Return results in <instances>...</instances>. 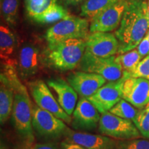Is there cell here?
Returning a JSON list of instances; mask_svg holds the SVG:
<instances>
[{"instance_id":"13","label":"cell","mask_w":149,"mask_h":149,"mask_svg":"<svg viewBox=\"0 0 149 149\" xmlns=\"http://www.w3.org/2000/svg\"><path fill=\"white\" fill-rule=\"evenodd\" d=\"M125 78L105 84L94 95L87 98L100 113L103 114L109 112L122 100V84Z\"/></svg>"},{"instance_id":"17","label":"cell","mask_w":149,"mask_h":149,"mask_svg":"<svg viewBox=\"0 0 149 149\" xmlns=\"http://www.w3.org/2000/svg\"><path fill=\"white\" fill-rule=\"evenodd\" d=\"M66 139L81 145L86 149H115L116 140L103 135L76 132L68 128Z\"/></svg>"},{"instance_id":"9","label":"cell","mask_w":149,"mask_h":149,"mask_svg":"<svg viewBox=\"0 0 149 149\" xmlns=\"http://www.w3.org/2000/svg\"><path fill=\"white\" fill-rule=\"evenodd\" d=\"M128 0H117L104 8L92 19L91 33H109L118 29Z\"/></svg>"},{"instance_id":"23","label":"cell","mask_w":149,"mask_h":149,"mask_svg":"<svg viewBox=\"0 0 149 149\" xmlns=\"http://www.w3.org/2000/svg\"><path fill=\"white\" fill-rule=\"evenodd\" d=\"M109 112L112 114L120 117L121 118L126 119L134 122L139 109L133 107L129 102L126 101L124 99H122L120 102L110 110Z\"/></svg>"},{"instance_id":"16","label":"cell","mask_w":149,"mask_h":149,"mask_svg":"<svg viewBox=\"0 0 149 149\" xmlns=\"http://www.w3.org/2000/svg\"><path fill=\"white\" fill-rule=\"evenodd\" d=\"M17 72L23 79L35 75L40 68V51L32 44H24L18 54Z\"/></svg>"},{"instance_id":"7","label":"cell","mask_w":149,"mask_h":149,"mask_svg":"<svg viewBox=\"0 0 149 149\" xmlns=\"http://www.w3.org/2000/svg\"><path fill=\"white\" fill-rule=\"evenodd\" d=\"M79 68L82 71L100 74L109 81H118L128 77L120 65L115 61V55L104 58L85 51Z\"/></svg>"},{"instance_id":"2","label":"cell","mask_w":149,"mask_h":149,"mask_svg":"<svg viewBox=\"0 0 149 149\" xmlns=\"http://www.w3.org/2000/svg\"><path fill=\"white\" fill-rule=\"evenodd\" d=\"M1 74L6 78L14 91V103L11 120L17 133L27 144H32L35 137L32 124V107L26 88L21 83L17 66L5 65Z\"/></svg>"},{"instance_id":"10","label":"cell","mask_w":149,"mask_h":149,"mask_svg":"<svg viewBox=\"0 0 149 149\" xmlns=\"http://www.w3.org/2000/svg\"><path fill=\"white\" fill-rule=\"evenodd\" d=\"M29 88L37 107L50 112L64 122L71 123L72 117L60 107L44 81L37 79L31 81L29 84Z\"/></svg>"},{"instance_id":"1","label":"cell","mask_w":149,"mask_h":149,"mask_svg":"<svg viewBox=\"0 0 149 149\" xmlns=\"http://www.w3.org/2000/svg\"><path fill=\"white\" fill-rule=\"evenodd\" d=\"M149 29V14L146 0H128L122 21L115 31L119 42L117 54H124L137 47Z\"/></svg>"},{"instance_id":"11","label":"cell","mask_w":149,"mask_h":149,"mask_svg":"<svg viewBox=\"0 0 149 149\" xmlns=\"http://www.w3.org/2000/svg\"><path fill=\"white\" fill-rule=\"evenodd\" d=\"M122 99L141 110L149 106V80L128 77L122 84Z\"/></svg>"},{"instance_id":"14","label":"cell","mask_w":149,"mask_h":149,"mask_svg":"<svg viewBox=\"0 0 149 149\" xmlns=\"http://www.w3.org/2000/svg\"><path fill=\"white\" fill-rule=\"evenodd\" d=\"M86 51L97 57H110L118 53L119 42L110 33H92L86 39Z\"/></svg>"},{"instance_id":"30","label":"cell","mask_w":149,"mask_h":149,"mask_svg":"<svg viewBox=\"0 0 149 149\" xmlns=\"http://www.w3.org/2000/svg\"><path fill=\"white\" fill-rule=\"evenodd\" d=\"M61 149H86L81 145L65 139L60 144Z\"/></svg>"},{"instance_id":"18","label":"cell","mask_w":149,"mask_h":149,"mask_svg":"<svg viewBox=\"0 0 149 149\" xmlns=\"http://www.w3.org/2000/svg\"><path fill=\"white\" fill-rule=\"evenodd\" d=\"M47 84L57 94V101L60 107L67 114L71 116L77 105V93L68 81L60 77L48 79Z\"/></svg>"},{"instance_id":"22","label":"cell","mask_w":149,"mask_h":149,"mask_svg":"<svg viewBox=\"0 0 149 149\" xmlns=\"http://www.w3.org/2000/svg\"><path fill=\"white\" fill-rule=\"evenodd\" d=\"M117 0H86L81 7V14L83 17L93 19L104 8Z\"/></svg>"},{"instance_id":"24","label":"cell","mask_w":149,"mask_h":149,"mask_svg":"<svg viewBox=\"0 0 149 149\" xmlns=\"http://www.w3.org/2000/svg\"><path fill=\"white\" fill-rule=\"evenodd\" d=\"M19 0H1V12L3 19L10 25L17 24Z\"/></svg>"},{"instance_id":"31","label":"cell","mask_w":149,"mask_h":149,"mask_svg":"<svg viewBox=\"0 0 149 149\" xmlns=\"http://www.w3.org/2000/svg\"><path fill=\"white\" fill-rule=\"evenodd\" d=\"M68 4H71V5H76L77 3H79L81 1H83L84 0H64Z\"/></svg>"},{"instance_id":"4","label":"cell","mask_w":149,"mask_h":149,"mask_svg":"<svg viewBox=\"0 0 149 149\" xmlns=\"http://www.w3.org/2000/svg\"><path fill=\"white\" fill-rule=\"evenodd\" d=\"M88 22L86 19L69 15L49 28L45 37L48 44L70 39H84L88 36Z\"/></svg>"},{"instance_id":"32","label":"cell","mask_w":149,"mask_h":149,"mask_svg":"<svg viewBox=\"0 0 149 149\" xmlns=\"http://www.w3.org/2000/svg\"><path fill=\"white\" fill-rule=\"evenodd\" d=\"M148 14H149V0L148 1Z\"/></svg>"},{"instance_id":"3","label":"cell","mask_w":149,"mask_h":149,"mask_svg":"<svg viewBox=\"0 0 149 149\" xmlns=\"http://www.w3.org/2000/svg\"><path fill=\"white\" fill-rule=\"evenodd\" d=\"M86 47L84 39H70L48 44L46 61L51 68L59 71L73 70L79 65Z\"/></svg>"},{"instance_id":"28","label":"cell","mask_w":149,"mask_h":149,"mask_svg":"<svg viewBox=\"0 0 149 149\" xmlns=\"http://www.w3.org/2000/svg\"><path fill=\"white\" fill-rule=\"evenodd\" d=\"M136 49L139 53L141 59L149 55V40L148 34H146V36L143 38V40L141 41V42L139 43Z\"/></svg>"},{"instance_id":"19","label":"cell","mask_w":149,"mask_h":149,"mask_svg":"<svg viewBox=\"0 0 149 149\" xmlns=\"http://www.w3.org/2000/svg\"><path fill=\"white\" fill-rule=\"evenodd\" d=\"M0 80V123L3 125L11 116L14 103V91L6 78L1 73Z\"/></svg>"},{"instance_id":"12","label":"cell","mask_w":149,"mask_h":149,"mask_svg":"<svg viewBox=\"0 0 149 149\" xmlns=\"http://www.w3.org/2000/svg\"><path fill=\"white\" fill-rule=\"evenodd\" d=\"M101 115L87 98L81 97L72 113L71 126L77 130L90 131L99 126Z\"/></svg>"},{"instance_id":"29","label":"cell","mask_w":149,"mask_h":149,"mask_svg":"<svg viewBox=\"0 0 149 149\" xmlns=\"http://www.w3.org/2000/svg\"><path fill=\"white\" fill-rule=\"evenodd\" d=\"M30 149H61L60 145L55 143H46V144H36Z\"/></svg>"},{"instance_id":"33","label":"cell","mask_w":149,"mask_h":149,"mask_svg":"<svg viewBox=\"0 0 149 149\" xmlns=\"http://www.w3.org/2000/svg\"><path fill=\"white\" fill-rule=\"evenodd\" d=\"M147 34H148V40H149V31H148V33H147Z\"/></svg>"},{"instance_id":"6","label":"cell","mask_w":149,"mask_h":149,"mask_svg":"<svg viewBox=\"0 0 149 149\" xmlns=\"http://www.w3.org/2000/svg\"><path fill=\"white\" fill-rule=\"evenodd\" d=\"M32 124L37 135L45 140L65 137L68 129L64 121L37 106L32 109Z\"/></svg>"},{"instance_id":"20","label":"cell","mask_w":149,"mask_h":149,"mask_svg":"<svg viewBox=\"0 0 149 149\" xmlns=\"http://www.w3.org/2000/svg\"><path fill=\"white\" fill-rule=\"evenodd\" d=\"M16 46L15 37L8 28L0 26V55L3 65H17L11 58Z\"/></svg>"},{"instance_id":"25","label":"cell","mask_w":149,"mask_h":149,"mask_svg":"<svg viewBox=\"0 0 149 149\" xmlns=\"http://www.w3.org/2000/svg\"><path fill=\"white\" fill-rule=\"evenodd\" d=\"M133 123L141 136L145 138H149V106L139 110Z\"/></svg>"},{"instance_id":"8","label":"cell","mask_w":149,"mask_h":149,"mask_svg":"<svg viewBox=\"0 0 149 149\" xmlns=\"http://www.w3.org/2000/svg\"><path fill=\"white\" fill-rule=\"evenodd\" d=\"M98 130L102 135L117 140L140 138L141 136L132 121L117 117L109 111L102 114Z\"/></svg>"},{"instance_id":"26","label":"cell","mask_w":149,"mask_h":149,"mask_svg":"<svg viewBox=\"0 0 149 149\" xmlns=\"http://www.w3.org/2000/svg\"><path fill=\"white\" fill-rule=\"evenodd\" d=\"M115 149H149V141L141 138L116 140Z\"/></svg>"},{"instance_id":"15","label":"cell","mask_w":149,"mask_h":149,"mask_svg":"<svg viewBox=\"0 0 149 149\" xmlns=\"http://www.w3.org/2000/svg\"><path fill=\"white\" fill-rule=\"evenodd\" d=\"M66 80L81 97L86 98L94 95L107 82V79L100 74L84 71L71 72Z\"/></svg>"},{"instance_id":"21","label":"cell","mask_w":149,"mask_h":149,"mask_svg":"<svg viewBox=\"0 0 149 149\" xmlns=\"http://www.w3.org/2000/svg\"><path fill=\"white\" fill-rule=\"evenodd\" d=\"M141 60L137 49H134L124 54H120L115 57V61L120 64L123 70L130 77V74L135 70L136 66Z\"/></svg>"},{"instance_id":"27","label":"cell","mask_w":149,"mask_h":149,"mask_svg":"<svg viewBox=\"0 0 149 149\" xmlns=\"http://www.w3.org/2000/svg\"><path fill=\"white\" fill-rule=\"evenodd\" d=\"M130 77H142L149 80V55L143 58L136 66Z\"/></svg>"},{"instance_id":"5","label":"cell","mask_w":149,"mask_h":149,"mask_svg":"<svg viewBox=\"0 0 149 149\" xmlns=\"http://www.w3.org/2000/svg\"><path fill=\"white\" fill-rule=\"evenodd\" d=\"M24 3L28 16L39 24L57 23L70 15L57 0H24Z\"/></svg>"}]
</instances>
